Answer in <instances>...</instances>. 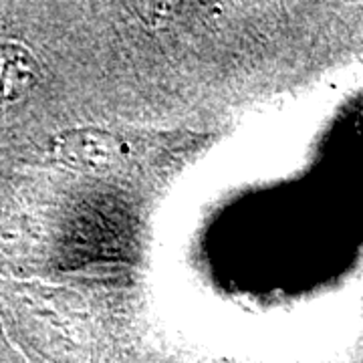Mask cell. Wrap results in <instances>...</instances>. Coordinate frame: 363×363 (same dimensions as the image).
<instances>
[{"mask_svg": "<svg viewBox=\"0 0 363 363\" xmlns=\"http://www.w3.org/2000/svg\"><path fill=\"white\" fill-rule=\"evenodd\" d=\"M117 152L119 147L109 133L93 130L69 133L59 145V156L81 168H105L116 160Z\"/></svg>", "mask_w": 363, "mask_h": 363, "instance_id": "1", "label": "cell"}, {"mask_svg": "<svg viewBox=\"0 0 363 363\" xmlns=\"http://www.w3.org/2000/svg\"><path fill=\"white\" fill-rule=\"evenodd\" d=\"M37 79V63L18 43L0 45V101H16Z\"/></svg>", "mask_w": 363, "mask_h": 363, "instance_id": "2", "label": "cell"}]
</instances>
